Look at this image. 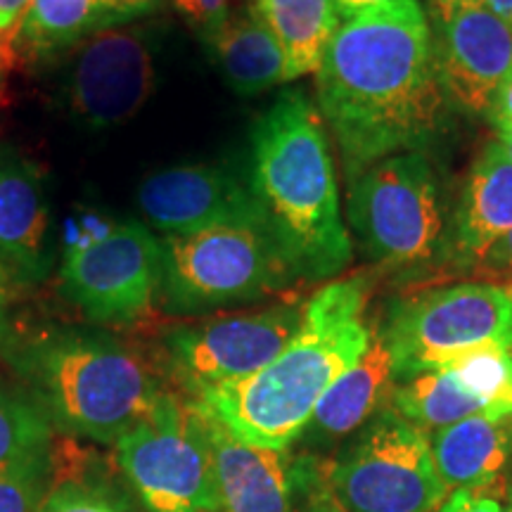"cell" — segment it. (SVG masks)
Returning <instances> with one entry per match:
<instances>
[{
  "instance_id": "cell-1",
  "label": "cell",
  "mask_w": 512,
  "mask_h": 512,
  "mask_svg": "<svg viewBox=\"0 0 512 512\" xmlns=\"http://www.w3.org/2000/svg\"><path fill=\"white\" fill-rule=\"evenodd\" d=\"M316 88L349 178L384 157L422 150L439 133L448 102L418 0L344 19Z\"/></svg>"
},
{
  "instance_id": "cell-2",
  "label": "cell",
  "mask_w": 512,
  "mask_h": 512,
  "mask_svg": "<svg viewBox=\"0 0 512 512\" xmlns=\"http://www.w3.org/2000/svg\"><path fill=\"white\" fill-rule=\"evenodd\" d=\"M366 302V280L325 285L306 302L304 328L268 366L192 401L247 444L292 448L323 394L366 354L373 337L361 320Z\"/></svg>"
},
{
  "instance_id": "cell-3",
  "label": "cell",
  "mask_w": 512,
  "mask_h": 512,
  "mask_svg": "<svg viewBox=\"0 0 512 512\" xmlns=\"http://www.w3.org/2000/svg\"><path fill=\"white\" fill-rule=\"evenodd\" d=\"M3 356L55 434L67 439L114 446L169 392L157 358L110 332H29L8 339Z\"/></svg>"
},
{
  "instance_id": "cell-4",
  "label": "cell",
  "mask_w": 512,
  "mask_h": 512,
  "mask_svg": "<svg viewBox=\"0 0 512 512\" xmlns=\"http://www.w3.org/2000/svg\"><path fill=\"white\" fill-rule=\"evenodd\" d=\"M249 188L297 280L335 278L349 266L354 249L328 133L318 107L297 88H285L252 128Z\"/></svg>"
},
{
  "instance_id": "cell-5",
  "label": "cell",
  "mask_w": 512,
  "mask_h": 512,
  "mask_svg": "<svg viewBox=\"0 0 512 512\" xmlns=\"http://www.w3.org/2000/svg\"><path fill=\"white\" fill-rule=\"evenodd\" d=\"M349 226L363 254L394 273H415L446 254V197L422 150L401 152L349 178Z\"/></svg>"
},
{
  "instance_id": "cell-6",
  "label": "cell",
  "mask_w": 512,
  "mask_h": 512,
  "mask_svg": "<svg viewBox=\"0 0 512 512\" xmlns=\"http://www.w3.org/2000/svg\"><path fill=\"white\" fill-rule=\"evenodd\" d=\"M297 283L266 226H219L162 238L159 304L171 316L254 304Z\"/></svg>"
},
{
  "instance_id": "cell-7",
  "label": "cell",
  "mask_w": 512,
  "mask_h": 512,
  "mask_svg": "<svg viewBox=\"0 0 512 512\" xmlns=\"http://www.w3.org/2000/svg\"><path fill=\"white\" fill-rule=\"evenodd\" d=\"M114 467L143 512L219 510L204 413L171 389L114 444Z\"/></svg>"
},
{
  "instance_id": "cell-8",
  "label": "cell",
  "mask_w": 512,
  "mask_h": 512,
  "mask_svg": "<svg viewBox=\"0 0 512 512\" xmlns=\"http://www.w3.org/2000/svg\"><path fill=\"white\" fill-rule=\"evenodd\" d=\"M332 494L349 512H437L448 491L432 458L430 434L384 408L325 458Z\"/></svg>"
},
{
  "instance_id": "cell-9",
  "label": "cell",
  "mask_w": 512,
  "mask_h": 512,
  "mask_svg": "<svg viewBox=\"0 0 512 512\" xmlns=\"http://www.w3.org/2000/svg\"><path fill=\"white\" fill-rule=\"evenodd\" d=\"M380 337L392 354L396 382L477 347L512 351V299L501 287L465 283L394 302Z\"/></svg>"
},
{
  "instance_id": "cell-10",
  "label": "cell",
  "mask_w": 512,
  "mask_h": 512,
  "mask_svg": "<svg viewBox=\"0 0 512 512\" xmlns=\"http://www.w3.org/2000/svg\"><path fill=\"white\" fill-rule=\"evenodd\" d=\"M306 302L200 318L166 328L157 363L178 394L195 399L219 384L254 375L304 328Z\"/></svg>"
},
{
  "instance_id": "cell-11",
  "label": "cell",
  "mask_w": 512,
  "mask_h": 512,
  "mask_svg": "<svg viewBox=\"0 0 512 512\" xmlns=\"http://www.w3.org/2000/svg\"><path fill=\"white\" fill-rule=\"evenodd\" d=\"M62 290L95 325H131L162 292V240L138 221L117 223L91 242L67 249Z\"/></svg>"
},
{
  "instance_id": "cell-12",
  "label": "cell",
  "mask_w": 512,
  "mask_h": 512,
  "mask_svg": "<svg viewBox=\"0 0 512 512\" xmlns=\"http://www.w3.org/2000/svg\"><path fill=\"white\" fill-rule=\"evenodd\" d=\"M155 88V50L145 29L110 27L83 38L69 72L74 117L105 131L136 117Z\"/></svg>"
},
{
  "instance_id": "cell-13",
  "label": "cell",
  "mask_w": 512,
  "mask_h": 512,
  "mask_svg": "<svg viewBox=\"0 0 512 512\" xmlns=\"http://www.w3.org/2000/svg\"><path fill=\"white\" fill-rule=\"evenodd\" d=\"M434 67L448 105L467 117H489L512 72V27L482 3L434 17Z\"/></svg>"
},
{
  "instance_id": "cell-14",
  "label": "cell",
  "mask_w": 512,
  "mask_h": 512,
  "mask_svg": "<svg viewBox=\"0 0 512 512\" xmlns=\"http://www.w3.org/2000/svg\"><path fill=\"white\" fill-rule=\"evenodd\" d=\"M145 221L164 235L219 226H266L249 183L219 164H183L150 174L138 188Z\"/></svg>"
},
{
  "instance_id": "cell-15",
  "label": "cell",
  "mask_w": 512,
  "mask_h": 512,
  "mask_svg": "<svg viewBox=\"0 0 512 512\" xmlns=\"http://www.w3.org/2000/svg\"><path fill=\"white\" fill-rule=\"evenodd\" d=\"M202 413L214 460V482L219 496L216 512H292V448L247 444L209 411L202 408Z\"/></svg>"
},
{
  "instance_id": "cell-16",
  "label": "cell",
  "mask_w": 512,
  "mask_h": 512,
  "mask_svg": "<svg viewBox=\"0 0 512 512\" xmlns=\"http://www.w3.org/2000/svg\"><path fill=\"white\" fill-rule=\"evenodd\" d=\"M396 387L394 363L380 335L370 337L366 354L356 361L318 401L309 425L297 444L299 453L323 456V451L349 441L368 425L375 415L392 406Z\"/></svg>"
},
{
  "instance_id": "cell-17",
  "label": "cell",
  "mask_w": 512,
  "mask_h": 512,
  "mask_svg": "<svg viewBox=\"0 0 512 512\" xmlns=\"http://www.w3.org/2000/svg\"><path fill=\"white\" fill-rule=\"evenodd\" d=\"M0 266L22 280L48 273V197L36 164L0 150Z\"/></svg>"
},
{
  "instance_id": "cell-18",
  "label": "cell",
  "mask_w": 512,
  "mask_h": 512,
  "mask_svg": "<svg viewBox=\"0 0 512 512\" xmlns=\"http://www.w3.org/2000/svg\"><path fill=\"white\" fill-rule=\"evenodd\" d=\"M512 230V157L501 140L482 147L460 192L451 249L456 266L475 268Z\"/></svg>"
},
{
  "instance_id": "cell-19",
  "label": "cell",
  "mask_w": 512,
  "mask_h": 512,
  "mask_svg": "<svg viewBox=\"0 0 512 512\" xmlns=\"http://www.w3.org/2000/svg\"><path fill=\"white\" fill-rule=\"evenodd\" d=\"M432 458L448 494L482 491L512 458V411H482L434 434Z\"/></svg>"
},
{
  "instance_id": "cell-20",
  "label": "cell",
  "mask_w": 512,
  "mask_h": 512,
  "mask_svg": "<svg viewBox=\"0 0 512 512\" xmlns=\"http://www.w3.org/2000/svg\"><path fill=\"white\" fill-rule=\"evenodd\" d=\"M207 43L228 86L238 95L252 98L285 83L283 50L256 8L228 15L207 36Z\"/></svg>"
},
{
  "instance_id": "cell-21",
  "label": "cell",
  "mask_w": 512,
  "mask_h": 512,
  "mask_svg": "<svg viewBox=\"0 0 512 512\" xmlns=\"http://www.w3.org/2000/svg\"><path fill=\"white\" fill-rule=\"evenodd\" d=\"M57 479L38 512H143L119 472L74 439L55 437Z\"/></svg>"
},
{
  "instance_id": "cell-22",
  "label": "cell",
  "mask_w": 512,
  "mask_h": 512,
  "mask_svg": "<svg viewBox=\"0 0 512 512\" xmlns=\"http://www.w3.org/2000/svg\"><path fill=\"white\" fill-rule=\"evenodd\" d=\"M285 57V83L316 74L342 17L335 0H256Z\"/></svg>"
},
{
  "instance_id": "cell-23",
  "label": "cell",
  "mask_w": 512,
  "mask_h": 512,
  "mask_svg": "<svg viewBox=\"0 0 512 512\" xmlns=\"http://www.w3.org/2000/svg\"><path fill=\"white\" fill-rule=\"evenodd\" d=\"M98 29V0H31L19 31V53L43 60L79 46Z\"/></svg>"
},
{
  "instance_id": "cell-24",
  "label": "cell",
  "mask_w": 512,
  "mask_h": 512,
  "mask_svg": "<svg viewBox=\"0 0 512 512\" xmlns=\"http://www.w3.org/2000/svg\"><path fill=\"white\" fill-rule=\"evenodd\" d=\"M392 408L427 434H437L484 411L444 370H427L401 384L396 382Z\"/></svg>"
},
{
  "instance_id": "cell-25",
  "label": "cell",
  "mask_w": 512,
  "mask_h": 512,
  "mask_svg": "<svg viewBox=\"0 0 512 512\" xmlns=\"http://www.w3.org/2000/svg\"><path fill=\"white\" fill-rule=\"evenodd\" d=\"M437 370L451 377L484 411H512V351L477 347L458 354Z\"/></svg>"
},
{
  "instance_id": "cell-26",
  "label": "cell",
  "mask_w": 512,
  "mask_h": 512,
  "mask_svg": "<svg viewBox=\"0 0 512 512\" xmlns=\"http://www.w3.org/2000/svg\"><path fill=\"white\" fill-rule=\"evenodd\" d=\"M55 430L27 389L0 377V465L53 444Z\"/></svg>"
},
{
  "instance_id": "cell-27",
  "label": "cell",
  "mask_w": 512,
  "mask_h": 512,
  "mask_svg": "<svg viewBox=\"0 0 512 512\" xmlns=\"http://www.w3.org/2000/svg\"><path fill=\"white\" fill-rule=\"evenodd\" d=\"M55 479V439L53 444L0 465V512H38L53 489Z\"/></svg>"
},
{
  "instance_id": "cell-28",
  "label": "cell",
  "mask_w": 512,
  "mask_h": 512,
  "mask_svg": "<svg viewBox=\"0 0 512 512\" xmlns=\"http://www.w3.org/2000/svg\"><path fill=\"white\" fill-rule=\"evenodd\" d=\"M292 512H349L332 494L323 456L294 453Z\"/></svg>"
},
{
  "instance_id": "cell-29",
  "label": "cell",
  "mask_w": 512,
  "mask_h": 512,
  "mask_svg": "<svg viewBox=\"0 0 512 512\" xmlns=\"http://www.w3.org/2000/svg\"><path fill=\"white\" fill-rule=\"evenodd\" d=\"M472 271L486 285L501 287L508 297H512V230L486 252L484 259Z\"/></svg>"
},
{
  "instance_id": "cell-30",
  "label": "cell",
  "mask_w": 512,
  "mask_h": 512,
  "mask_svg": "<svg viewBox=\"0 0 512 512\" xmlns=\"http://www.w3.org/2000/svg\"><path fill=\"white\" fill-rule=\"evenodd\" d=\"M174 5L204 36H209L228 17V0H174Z\"/></svg>"
},
{
  "instance_id": "cell-31",
  "label": "cell",
  "mask_w": 512,
  "mask_h": 512,
  "mask_svg": "<svg viewBox=\"0 0 512 512\" xmlns=\"http://www.w3.org/2000/svg\"><path fill=\"white\" fill-rule=\"evenodd\" d=\"M162 3L164 0H98L100 29L121 27V24L133 22V19L150 15Z\"/></svg>"
},
{
  "instance_id": "cell-32",
  "label": "cell",
  "mask_w": 512,
  "mask_h": 512,
  "mask_svg": "<svg viewBox=\"0 0 512 512\" xmlns=\"http://www.w3.org/2000/svg\"><path fill=\"white\" fill-rule=\"evenodd\" d=\"M437 512H505L496 496L486 491H453L446 501L439 505Z\"/></svg>"
},
{
  "instance_id": "cell-33",
  "label": "cell",
  "mask_w": 512,
  "mask_h": 512,
  "mask_svg": "<svg viewBox=\"0 0 512 512\" xmlns=\"http://www.w3.org/2000/svg\"><path fill=\"white\" fill-rule=\"evenodd\" d=\"M31 0H0V34L19 41Z\"/></svg>"
},
{
  "instance_id": "cell-34",
  "label": "cell",
  "mask_w": 512,
  "mask_h": 512,
  "mask_svg": "<svg viewBox=\"0 0 512 512\" xmlns=\"http://www.w3.org/2000/svg\"><path fill=\"white\" fill-rule=\"evenodd\" d=\"M489 119L494 121V126H512V72L505 76L498 88Z\"/></svg>"
},
{
  "instance_id": "cell-35",
  "label": "cell",
  "mask_w": 512,
  "mask_h": 512,
  "mask_svg": "<svg viewBox=\"0 0 512 512\" xmlns=\"http://www.w3.org/2000/svg\"><path fill=\"white\" fill-rule=\"evenodd\" d=\"M406 3V0H335L339 17L349 19L361 15V12L368 10H377V8H389V5H399Z\"/></svg>"
},
{
  "instance_id": "cell-36",
  "label": "cell",
  "mask_w": 512,
  "mask_h": 512,
  "mask_svg": "<svg viewBox=\"0 0 512 512\" xmlns=\"http://www.w3.org/2000/svg\"><path fill=\"white\" fill-rule=\"evenodd\" d=\"M19 60V41L0 34V95H3L5 79H8L12 69L17 67Z\"/></svg>"
},
{
  "instance_id": "cell-37",
  "label": "cell",
  "mask_w": 512,
  "mask_h": 512,
  "mask_svg": "<svg viewBox=\"0 0 512 512\" xmlns=\"http://www.w3.org/2000/svg\"><path fill=\"white\" fill-rule=\"evenodd\" d=\"M8 332V273L0 266V342Z\"/></svg>"
},
{
  "instance_id": "cell-38",
  "label": "cell",
  "mask_w": 512,
  "mask_h": 512,
  "mask_svg": "<svg viewBox=\"0 0 512 512\" xmlns=\"http://www.w3.org/2000/svg\"><path fill=\"white\" fill-rule=\"evenodd\" d=\"M479 0H432V10L434 17H444L448 12L467 8V5H475Z\"/></svg>"
},
{
  "instance_id": "cell-39",
  "label": "cell",
  "mask_w": 512,
  "mask_h": 512,
  "mask_svg": "<svg viewBox=\"0 0 512 512\" xmlns=\"http://www.w3.org/2000/svg\"><path fill=\"white\" fill-rule=\"evenodd\" d=\"M484 8H489L494 15H498L503 22H508L512 27V0H479Z\"/></svg>"
},
{
  "instance_id": "cell-40",
  "label": "cell",
  "mask_w": 512,
  "mask_h": 512,
  "mask_svg": "<svg viewBox=\"0 0 512 512\" xmlns=\"http://www.w3.org/2000/svg\"><path fill=\"white\" fill-rule=\"evenodd\" d=\"M498 128V140L505 145L508 155L512 157V126H496Z\"/></svg>"
},
{
  "instance_id": "cell-41",
  "label": "cell",
  "mask_w": 512,
  "mask_h": 512,
  "mask_svg": "<svg viewBox=\"0 0 512 512\" xmlns=\"http://www.w3.org/2000/svg\"><path fill=\"white\" fill-rule=\"evenodd\" d=\"M505 512H512V489H510V498H508V508H505Z\"/></svg>"
},
{
  "instance_id": "cell-42",
  "label": "cell",
  "mask_w": 512,
  "mask_h": 512,
  "mask_svg": "<svg viewBox=\"0 0 512 512\" xmlns=\"http://www.w3.org/2000/svg\"><path fill=\"white\" fill-rule=\"evenodd\" d=\"M0 105H3V95H0Z\"/></svg>"
}]
</instances>
